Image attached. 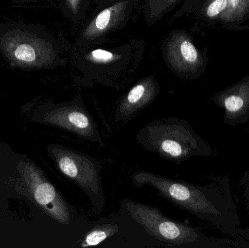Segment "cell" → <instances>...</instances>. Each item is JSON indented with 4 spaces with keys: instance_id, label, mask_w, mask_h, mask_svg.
Listing matches in <instances>:
<instances>
[{
    "instance_id": "cell-1",
    "label": "cell",
    "mask_w": 249,
    "mask_h": 248,
    "mask_svg": "<svg viewBox=\"0 0 249 248\" xmlns=\"http://www.w3.org/2000/svg\"><path fill=\"white\" fill-rule=\"evenodd\" d=\"M136 188L149 186L160 196L181 209L214 226L223 234L239 227L241 220L230 188L228 176L217 184L201 186L163 177L150 172L136 171L131 175Z\"/></svg>"
},
{
    "instance_id": "cell-2",
    "label": "cell",
    "mask_w": 249,
    "mask_h": 248,
    "mask_svg": "<svg viewBox=\"0 0 249 248\" xmlns=\"http://www.w3.org/2000/svg\"><path fill=\"white\" fill-rule=\"evenodd\" d=\"M138 143L150 152L177 165L192 157H211L212 147L185 119L167 117L146 124L136 135Z\"/></svg>"
},
{
    "instance_id": "cell-3",
    "label": "cell",
    "mask_w": 249,
    "mask_h": 248,
    "mask_svg": "<svg viewBox=\"0 0 249 248\" xmlns=\"http://www.w3.org/2000/svg\"><path fill=\"white\" fill-rule=\"evenodd\" d=\"M121 207L151 237L168 244L198 248H245L229 239L209 237L196 227L168 218L156 207L127 198L121 201Z\"/></svg>"
},
{
    "instance_id": "cell-4",
    "label": "cell",
    "mask_w": 249,
    "mask_h": 248,
    "mask_svg": "<svg viewBox=\"0 0 249 248\" xmlns=\"http://www.w3.org/2000/svg\"><path fill=\"white\" fill-rule=\"evenodd\" d=\"M50 154L60 172L86 193L94 214L100 215L106 204L101 163L89 154L61 146L50 147Z\"/></svg>"
},
{
    "instance_id": "cell-5",
    "label": "cell",
    "mask_w": 249,
    "mask_h": 248,
    "mask_svg": "<svg viewBox=\"0 0 249 248\" xmlns=\"http://www.w3.org/2000/svg\"><path fill=\"white\" fill-rule=\"evenodd\" d=\"M0 49L11 65L20 68L49 66L56 57L48 41L19 29L10 31L1 37Z\"/></svg>"
},
{
    "instance_id": "cell-6",
    "label": "cell",
    "mask_w": 249,
    "mask_h": 248,
    "mask_svg": "<svg viewBox=\"0 0 249 248\" xmlns=\"http://www.w3.org/2000/svg\"><path fill=\"white\" fill-rule=\"evenodd\" d=\"M44 121L77 135L78 138L105 147L97 124L85 106L81 95L71 101L55 106L44 116Z\"/></svg>"
},
{
    "instance_id": "cell-7",
    "label": "cell",
    "mask_w": 249,
    "mask_h": 248,
    "mask_svg": "<svg viewBox=\"0 0 249 248\" xmlns=\"http://www.w3.org/2000/svg\"><path fill=\"white\" fill-rule=\"evenodd\" d=\"M26 179L38 205L53 219L69 225L72 219L71 210L55 186L35 167H27Z\"/></svg>"
},
{
    "instance_id": "cell-8",
    "label": "cell",
    "mask_w": 249,
    "mask_h": 248,
    "mask_svg": "<svg viewBox=\"0 0 249 248\" xmlns=\"http://www.w3.org/2000/svg\"><path fill=\"white\" fill-rule=\"evenodd\" d=\"M136 0H115L108 7L101 10L88 25L80 36V43H96L120 24H124L132 13Z\"/></svg>"
},
{
    "instance_id": "cell-9",
    "label": "cell",
    "mask_w": 249,
    "mask_h": 248,
    "mask_svg": "<svg viewBox=\"0 0 249 248\" xmlns=\"http://www.w3.org/2000/svg\"><path fill=\"white\" fill-rule=\"evenodd\" d=\"M160 84L154 77L143 79L123 98L115 109L114 120L127 122L150 104L160 93Z\"/></svg>"
},
{
    "instance_id": "cell-10",
    "label": "cell",
    "mask_w": 249,
    "mask_h": 248,
    "mask_svg": "<svg viewBox=\"0 0 249 248\" xmlns=\"http://www.w3.org/2000/svg\"><path fill=\"white\" fill-rule=\"evenodd\" d=\"M213 100L216 104L225 109V123L235 127L249 120V92L227 93Z\"/></svg>"
},
{
    "instance_id": "cell-11",
    "label": "cell",
    "mask_w": 249,
    "mask_h": 248,
    "mask_svg": "<svg viewBox=\"0 0 249 248\" xmlns=\"http://www.w3.org/2000/svg\"><path fill=\"white\" fill-rule=\"evenodd\" d=\"M165 58L173 70L179 71L181 64H193L197 61L198 53L196 47L187 39L170 36L165 48Z\"/></svg>"
},
{
    "instance_id": "cell-12",
    "label": "cell",
    "mask_w": 249,
    "mask_h": 248,
    "mask_svg": "<svg viewBox=\"0 0 249 248\" xmlns=\"http://www.w3.org/2000/svg\"><path fill=\"white\" fill-rule=\"evenodd\" d=\"M119 231V225L117 223H105L95 226L80 242L81 248L99 246L107 239L110 238Z\"/></svg>"
},
{
    "instance_id": "cell-13",
    "label": "cell",
    "mask_w": 249,
    "mask_h": 248,
    "mask_svg": "<svg viewBox=\"0 0 249 248\" xmlns=\"http://www.w3.org/2000/svg\"><path fill=\"white\" fill-rule=\"evenodd\" d=\"M176 2L177 0H146V18L150 23L156 21L171 10Z\"/></svg>"
},
{
    "instance_id": "cell-14",
    "label": "cell",
    "mask_w": 249,
    "mask_h": 248,
    "mask_svg": "<svg viewBox=\"0 0 249 248\" xmlns=\"http://www.w3.org/2000/svg\"><path fill=\"white\" fill-rule=\"evenodd\" d=\"M123 56L118 52L105 50L102 49H96L85 55V59L96 65H107L111 63L116 62L122 59Z\"/></svg>"
},
{
    "instance_id": "cell-15",
    "label": "cell",
    "mask_w": 249,
    "mask_h": 248,
    "mask_svg": "<svg viewBox=\"0 0 249 248\" xmlns=\"http://www.w3.org/2000/svg\"><path fill=\"white\" fill-rule=\"evenodd\" d=\"M69 10L74 15L75 18H79L81 15L86 13V0H66Z\"/></svg>"
},
{
    "instance_id": "cell-16",
    "label": "cell",
    "mask_w": 249,
    "mask_h": 248,
    "mask_svg": "<svg viewBox=\"0 0 249 248\" xmlns=\"http://www.w3.org/2000/svg\"><path fill=\"white\" fill-rule=\"evenodd\" d=\"M228 1L227 0H215L209 5L207 9V15L209 17H213L219 14L226 7Z\"/></svg>"
},
{
    "instance_id": "cell-17",
    "label": "cell",
    "mask_w": 249,
    "mask_h": 248,
    "mask_svg": "<svg viewBox=\"0 0 249 248\" xmlns=\"http://www.w3.org/2000/svg\"><path fill=\"white\" fill-rule=\"evenodd\" d=\"M227 234L238 237L240 240H244V243H247L249 248V228L242 229L240 227H236L230 230Z\"/></svg>"
},
{
    "instance_id": "cell-18",
    "label": "cell",
    "mask_w": 249,
    "mask_h": 248,
    "mask_svg": "<svg viewBox=\"0 0 249 248\" xmlns=\"http://www.w3.org/2000/svg\"><path fill=\"white\" fill-rule=\"evenodd\" d=\"M243 196L244 198V202H245L246 207H247V211L249 213V175L244 179V183H243Z\"/></svg>"
}]
</instances>
